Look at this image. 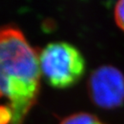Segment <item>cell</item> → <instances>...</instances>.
Returning <instances> with one entry per match:
<instances>
[{"instance_id":"5b68a950","label":"cell","mask_w":124,"mask_h":124,"mask_svg":"<svg viewBox=\"0 0 124 124\" xmlns=\"http://www.w3.org/2000/svg\"><path fill=\"white\" fill-rule=\"evenodd\" d=\"M13 113L8 105H2L0 108V124H10Z\"/></svg>"},{"instance_id":"6da1fadb","label":"cell","mask_w":124,"mask_h":124,"mask_svg":"<svg viewBox=\"0 0 124 124\" xmlns=\"http://www.w3.org/2000/svg\"><path fill=\"white\" fill-rule=\"evenodd\" d=\"M41 73L46 83L57 89L75 85L85 71V60L79 50L70 43L47 44L39 54Z\"/></svg>"},{"instance_id":"277c9868","label":"cell","mask_w":124,"mask_h":124,"mask_svg":"<svg viewBox=\"0 0 124 124\" xmlns=\"http://www.w3.org/2000/svg\"><path fill=\"white\" fill-rule=\"evenodd\" d=\"M114 15L116 24L122 31H124V0H121L116 3Z\"/></svg>"},{"instance_id":"3957f363","label":"cell","mask_w":124,"mask_h":124,"mask_svg":"<svg viewBox=\"0 0 124 124\" xmlns=\"http://www.w3.org/2000/svg\"><path fill=\"white\" fill-rule=\"evenodd\" d=\"M60 124H105L95 115L86 112L74 113L66 116Z\"/></svg>"},{"instance_id":"7a4b0ae2","label":"cell","mask_w":124,"mask_h":124,"mask_svg":"<svg viewBox=\"0 0 124 124\" xmlns=\"http://www.w3.org/2000/svg\"><path fill=\"white\" fill-rule=\"evenodd\" d=\"M91 100L100 108L110 109L124 103V75L112 66H102L91 72L87 83Z\"/></svg>"}]
</instances>
